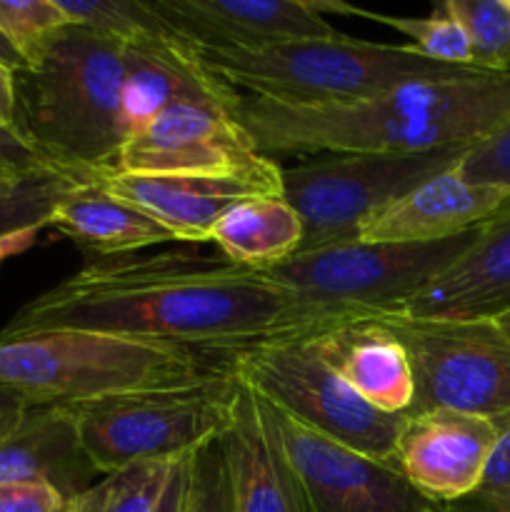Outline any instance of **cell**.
Wrapping results in <instances>:
<instances>
[{
	"label": "cell",
	"instance_id": "cell-15",
	"mask_svg": "<svg viewBox=\"0 0 510 512\" xmlns=\"http://www.w3.org/2000/svg\"><path fill=\"white\" fill-rule=\"evenodd\" d=\"M153 5L195 50L268 48L338 35L313 0H153Z\"/></svg>",
	"mask_w": 510,
	"mask_h": 512
},
{
	"label": "cell",
	"instance_id": "cell-6",
	"mask_svg": "<svg viewBox=\"0 0 510 512\" xmlns=\"http://www.w3.org/2000/svg\"><path fill=\"white\" fill-rule=\"evenodd\" d=\"M478 230V228H475ZM475 230L435 243H353L298 253L265 270L293 298L310 335L393 315L443 273Z\"/></svg>",
	"mask_w": 510,
	"mask_h": 512
},
{
	"label": "cell",
	"instance_id": "cell-25",
	"mask_svg": "<svg viewBox=\"0 0 510 512\" xmlns=\"http://www.w3.org/2000/svg\"><path fill=\"white\" fill-rule=\"evenodd\" d=\"M78 183L83 180L50 163L8 175L0 183V235L33 225L48 228L55 205Z\"/></svg>",
	"mask_w": 510,
	"mask_h": 512
},
{
	"label": "cell",
	"instance_id": "cell-34",
	"mask_svg": "<svg viewBox=\"0 0 510 512\" xmlns=\"http://www.w3.org/2000/svg\"><path fill=\"white\" fill-rule=\"evenodd\" d=\"M48 160L18 133L0 125V165L8 170H28L35 165H43Z\"/></svg>",
	"mask_w": 510,
	"mask_h": 512
},
{
	"label": "cell",
	"instance_id": "cell-7",
	"mask_svg": "<svg viewBox=\"0 0 510 512\" xmlns=\"http://www.w3.org/2000/svg\"><path fill=\"white\" fill-rule=\"evenodd\" d=\"M230 373L313 433L380 463H395L405 415L380 413L365 403L310 335L235 350Z\"/></svg>",
	"mask_w": 510,
	"mask_h": 512
},
{
	"label": "cell",
	"instance_id": "cell-26",
	"mask_svg": "<svg viewBox=\"0 0 510 512\" xmlns=\"http://www.w3.org/2000/svg\"><path fill=\"white\" fill-rule=\"evenodd\" d=\"M68 23L85 25L100 35L135 43L145 38H178L155 10L153 0H55Z\"/></svg>",
	"mask_w": 510,
	"mask_h": 512
},
{
	"label": "cell",
	"instance_id": "cell-20",
	"mask_svg": "<svg viewBox=\"0 0 510 512\" xmlns=\"http://www.w3.org/2000/svg\"><path fill=\"white\" fill-rule=\"evenodd\" d=\"M223 443L235 512H305L293 473L260 418L253 390L240 380Z\"/></svg>",
	"mask_w": 510,
	"mask_h": 512
},
{
	"label": "cell",
	"instance_id": "cell-27",
	"mask_svg": "<svg viewBox=\"0 0 510 512\" xmlns=\"http://www.w3.org/2000/svg\"><path fill=\"white\" fill-rule=\"evenodd\" d=\"M173 463H140L103 475L70 500L68 512H155Z\"/></svg>",
	"mask_w": 510,
	"mask_h": 512
},
{
	"label": "cell",
	"instance_id": "cell-12",
	"mask_svg": "<svg viewBox=\"0 0 510 512\" xmlns=\"http://www.w3.org/2000/svg\"><path fill=\"white\" fill-rule=\"evenodd\" d=\"M233 105V103H230ZM230 105L183 100L128 135L113 163L125 175H220L268 168Z\"/></svg>",
	"mask_w": 510,
	"mask_h": 512
},
{
	"label": "cell",
	"instance_id": "cell-32",
	"mask_svg": "<svg viewBox=\"0 0 510 512\" xmlns=\"http://www.w3.org/2000/svg\"><path fill=\"white\" fill-rule=\"evenodd\" d=\"M455 173L473 183L510 188V120L470 145L455 165Z\"/></svg>",
	"mask_w": 510,
	"mask_h": 512
},
{
	"label": "cell",
	"instance_id": "cell-17",
	"mask_svg": "<svg viewBox=\"0 0 510 512\" xmlns=\"http://www.w3.org/2000/svg\"><path fill=\"white\" fill-rule=\"evenodd\" d=\"M510 205V188L473 183L445 170L390 203L360 228L363 243H435L470 233L503 213Z\"/></svg>",
	"mask_w": 510,
	"mask_h": 512
},
{
	"label": "cell",
	"instance_id": "cell-2",
	"mask_svg": "<svg viewBox=\"0 0 510 512\" xmlns=\"http://www.w3.org/2000/svg\"><path fill=\"white\" fill-rule=\"evenodd\" d=\"M230 113L270 160L470 148L510 120V73L470 68L340 105H280L235 93Z\"/></svg>",
	"mask_w": 510,
	"mask_h": 512
},
{
	"label": "cell",
	"instance_id": "cell-37",
	"mask_svg": "<svg viewBox=\"0 0 510 512\" xmlns=\"http://www.w3.org/2000/svg\"><path fill=\"white\" fill-rule=\"evenodd\" d=\"M43 225H33V228H25V230H15V233L8 235H0V265L5 260L15 258V255L25 253V250L33 248L38 243L40 233H43Z\"/></svg>",
	"mask_w": 510,
	"mask_h": 512
},
{
	"label": "cell",
	"instance_id": "cell-9",
	"mask_svg": "<svg viewBox=\"0 0 510 512\" xmlns=\"http://www.w3.org/2000/svg\"><path fill=\"white\" fill-rule=\"evenodd\" d=\"M468 148L405 155H330L283 168V198L303 223L298 253L358 240L373 215L455 168ZM295 253V255H298Z\"/></svg>",
	"mask_w": 510,
	"mask_h": 512
},
{
	"label": "cell",
	"instance_id": "cell-35",
	"mask_svg": "<svg viewBox=\"0 0 510 512\" xmlns=\"http://www.w3.org/2000/svg\"><path fill=\"white\" fill-rule=\"evenodd\" d=\"M190 455L178 458L173 465H170L168 483H165V490H163V495H160V503H158V508H155V512H183L185 493H188Z\"/></svg>",
	"mask_w": 510,
	"mask_h": 512
},
{
	"label": "cell",
	"instance_id": "cell-22",
	"mask_svg": "<svg viewBox=\"0 0 510 512\" xmlns=\"http://www.w3.org/2000/svg\"><path fill=\"white\" fill-rule=\"evenodd\" d=\"M48 228L73 240L83 253L98 258L135 255L153 245L178 243L168 228L100 188L93 178L75 185L48 220Z\"/></svg>",
	"mask_w": 510,
	"mask_h": 512
},
{
	"label": "cell",
	"instance_id": "cell-29",
	"mask_svg": "<svg viewBox=\"0 0 510 512\" xmlns=\"http://www.w3.org/2000/svg\"><path fill=\"white\" fill-rule=\"evenodd\" d=\"M65 25L68 18L55 0H0V30L28 60V68Z\"/></svg>",
	"mask_w": 510,
	"mask_h": 512
},
{
	"label": "cell",
	"instance_id": "cell-33",
	"mask_svg": "<svg viewBox=\"0 0 510 512\" xmlns=\"http://www.w3.org/2000/svg\"><path fill=\"white\" fill-rule=\"evenodd\" d=\"M70 500L53 485L45 483H3L0 512H68Z\"/></svg>",
	"mask_w": 510,
	"mask_h": 512
},
{
	"label": "cell",
	"instance_id": "cell-8",
	"mask_svg": "<svg viewBox=\"0 0 510 512\" xmlns=\"http://www.w3.org/2000/svg\"><path fill=\"white\" fill-rule=\"evenodd\" d=\"M233 373L173 390L70 405L80 443L100 475L140 463H173L220 438L233 423Z\"/></svg>",
	"mask_w": 510,
	"mask_h": 512
},
{
	"label": "cell",
	"instance_id": "cell-4",
	"mask_svg": "<svg viewBox=\"0 0 510 512\" xmlns=\"http://www.w3.org/2000/svg\"><path fill=\"white\" fill-rule=\"evenodd\" d=\"M230 373L205 350L90 330L0 335V385L28 403L83 405L173 390Z\"/></svg>",
	"mask_w": 510,
	"mask_h": 512
},
{
	"label": "cell",
	"instance_id": "cell-28",
	"mask_svg": "<svg viewBox=\"0 0 510 512\" xmlns=\"http://www.w3.org/2000/svg\"><path fill=\"white\" fill-rule=\"evenodd\" d=\"M468 35L473 68L510 73V0H445Z\"/></svg>",
	"mask_w": 510,
	"mask_h": 512
},
{
	"label": "cell",
	"instance_id": "cell-38",
	"mask_svg": "<svg viewBox=\"0 0 510 512\" xmlns=\"http://www.w3.org/2000/svg\"><path fill=\"white\" fill-rule=\"evenodd\" d=\"M28 405L33 403H28V400L20 393H15V390L0 385V435H3L5 430L13 428L15 420L23 415V410L28 408Z\"/></svg>",
	"mask_w": 510,
	"mask_h": 512
},
{
	"label": "cell",
	"instance_id": "cell-13",
	"mask_svg": "<svg viewBox=\"0 0 510 512\" xmlns=\"http://www.w3.org/2000/svg\"><path fill=\"white\" fill-rule=\"evenodd\" d=\"M93 180L158 220L178 243H210L215 223L230 208L260 195H283V168L278 163L220 175H125L103 170Z\"/></svg>",
	"mask_w": 510,
	"mask_h": 512
},
{
	"label": "cell",
	"instance_id": "cell-40",
	"mask_svg": "<svg viewBox=\"0 0 510 512\" xmlns=\"http://www.w3.org/2000/svg\"><path fill=\"white\" fill-rule=\"evenodd\" d=\"M493 323L498 325V328H500V333H503L505 338L510 340V310H508V313H503V315H500V318H495Z\"/></svg>",
	"mask_w": 510,
	"mask_h": 512
},
{
	"label": "cell",
	"instance_id": "cell-1",
	"mask_svg": "<svg viewBox=\"0 0 510 512\" xmlns=\"http://www.w3.org/2000/svg\"><path fill=\"white\" fill-rule=\"evenodd\" d=\"M90 330L195 350L310 335L298 305L265 270L183 253L88 260L13 315L3 338Z\"/></svg>",
	"mask_w": 510,
	"mask_h": 512
},
{
	"label": "cell",
	"instance_id": "cell-41",
	"mask_svg": "<svg viewBox=\"0 0 510 512\" xmlns=\"http://www.w3.org/2000/svg\"><path fill=\"white\" fill-rule=\"evenodd\" d=\"M13 173H18V170H8V168H3V165H0V183H3V180L8 178V175H13Z\"/></svg>",
	"mask_w": 510,
	"mask_h": 512
},
{
	"label": "cell",
	"instance_id": "cell-14",
	"mask_svg": "<svg viewBox=\"0 0 510 512\" xmlns=\"http://www.w3.org/2000/svg\"><path fill=\"white\" fill-rule=\"evenodd\" d=\"M498 433L495 420L455 410L405 415L395 465L420 495L450 505L478 485Z\"/></svg>",
	"mask_w": 510,
	"mask_h": 512
},
{
	"label": "cell",
	"instance_id": "cell-18",
	"mask_svg": "<svg viewBox=\"0 0 510 512\" xmlns=\"http://www.w3.org/2000/svg\"><path fill=\"white\" fill-rule=\"evenodd\" d=\"M238 90L213 75L198 50L180 38H145L123 45V130L125 138L183 100L233 103Z\"/></svg>",
	"mask_w": 510,
	"mask_h": 512
},
{
	"label": "cell",
	"instance_id": "cell-19",
	"mask_svg": "<svg viewBox=\"0 0 510 512\" xmlns=\"http://www.w3.org/2000/svg\"><path fill=\"white\" fill-rule=\"evenodd\" d=\"M98 475L80 443L70 405H28L13 428L0 435V485L45 483L75 500Z\"/></svg>",
	"mask_w": 510,
	"mask_h": 512
},
{
	"label": "cell",
	"instance_id": "cell-39",
	"mask_svg": "<svg viewBox=\"0 0 510 512\" xmlns=\"http://www.w3.org/2000/svg\"><path fill=\"white\" fill-rule=\"evenodd\" d=\"M0 68L10 70V73H23V70H28V60L20 55V50L15 48L13 43L8 40V35L0 30Z\"/></svg>",
	"mask_w": 510,
	"mask_h": 512
},
{
	"label": "cell",
	"instance_id": "cell-11",
	"mask_svg": "<svg viewBox=\"0 0 510 512\" xmlns=\"http://www.w3.org/2000/svg\"><path fill=\"white\" fill-rule=\"evenodd\" d=\"M255 405L293 473L305 512H445L420 495L395 463L313 433L260 395Z\"/></svg>",
	"mask_w": 510,
	"mask_h": 512
},
{
	"label": "cell",
	"instance_id": "cell-31",
	"mask_svg": "<svg viewBox=\"0 0 510 512\" xmlns=\"http://www.w3.org/2000/svg\"><path fill=\"white\" fill-rule=\"evenodd\" d=\"M445 512H510V418L500 420V433L488 455L478 485L465 498L443 505Z\"/></svg>",
	"mask_w": 510,
	"mask_h": 512
},
{
	"label": "cell",
	"instance_id": "cell-21",
	"mask_svg": "<svg viewBox=\"0 0 510 512\" xmlns=\"http://www.w3.org/2000/svg\"><path fill=\"white\" fill-rule=\"evenodd\" d=\"M340 378L380 413L405 415L413 405V373L398 340L370 320L310 335Z\"/></svg>",
	"mask_w": 510,
	"mask_h": 512
},
{
	"label": "cell",
	"instance_id": "cell-24",
	"mask_svg": "<svg viewBox=\"0 0 510 512\" xmlns=\"http://www.w3.org/2000/svg\"><path fill=\"white\" fill-rule=\"evenodd\" d=\"M315 8L320 13H348L358 15V18L375 20V23L385 25V28L395 30L403 38L410 40V48L418 50L425 58L435 60L443 65H455V68H473V53H470L468 35H465L463 25L450 15L445 3L433 8V13L415 18V15H385V13H370V10L353 8L345 3H320L313 0Z\"/></svg>",
	"mask_w": 510,
	"mask_h": 512
},
{
	"label": "cell",
	"instance_id": "cell-10",
	"mask_svg": "<svg viewBox=\"0 0 510 512\" xmlns=\"http://www.w3.org/2000/svg\"><path fill=\"white\" fill-rule=\"evenodd\" d=\"M370 323L408 355L415 395L405 415L455 410L495 423L510 418V340L493 320L380 315Z\"/></svg>",
	"mask_w": 510,
	"mask_h": 512
},
{
	"label": "cell",
	"instance_id": "cell-30",
	"mask_svg": "<svg viewBox=\"0 0 510 512\" xmlns=\"http://www.w3.org/2000/svg\"><path fill=\"white\" fill-rule=\"evenodd\" d=\"M183 512H235L223 435L190 455Z\"/></svg>",
	"mask_w": 510,
	"mask_h": 512
},
{
	"label": "cell",
	"instance_id": "cell-5",
	"mask_svg": "<svg viewBox=\"0 0 510 512\" xmlns=\"http://www.w3.org/2000/svg\"><path fill=\"white\" fill-rule=\"evenodd\" d=\"M198 55L233 90L280 105L353 103L470 70L435 63L410 45L368 43L340 33L268 48L198 50Z\"/></svg>",
	"mask_w": 510,
	"mask_h": 512
},
{
	"label": "cell",
	"instance_id": "cell-3",
	"mask_svg": "<svg viewBox=\"0 0 510 512\" xmlns=\"http://www.w3.org/2000/svg\"><path fill=\"white\" fill-rule=\"evenodd\" d=\"M123 43L68 23L15 73L18 130L50 165L80 180L113 168L125 143Z\"/></svg>",
	"mask_w": 510,
	"mask_h": 512
},
{
	"label": "cell",
	"instance_id": "cell-36",
	"mask_svg": "<svg viewBox=\"0 0 510 512\" xmlns=\"http://www.w3.org/2000/svg\"><path fill=\"white\" fill-rule=\"evenodd\" d=\"M0 125L18 130V98H15V75L0 68ZM20 133V130H18Z\"/></svg>",
	"mask_w": 510,
	"mask_h": 512
},
{
	"label": "cell",
	"instance_id": "cell-16",
	"mask_svg": "<svg viewBox=\"0 0 510 512\" xmlns=\"http://www.w3.org/2000/svg\"><path fill=\"white\" fill-rule=\"evenodd\" d=\"M510 310V205L475 230L463 253L398 313L408 318L495 320Z\"/></svg>",
	"mask_w": 510,
	"mask_h": 512
},
{
	"label": "cell",
	"instance_id": "cell-23",
	"mask_svg": "<svg viewBox=\"0 0 510 512\" xmlns=\"http://www.w3.org/2000/svg\"><path fill=\"white\" fill-rule=\"evenodd\" d=\"M210 243L228 263L268 270L293 258L303 243V223L283 195H260L230 208L215 223Z\"/></svg>",
	"mask_w": 510,
	"mask_h": 512
}]
</instances>
